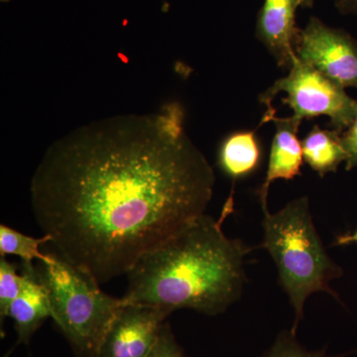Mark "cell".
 Returning a JSON list of instances; mask_svg holds the SVG:
<instances>
[{"label":"cell","mask_w":357,"mask_h":357,"mask_svg":"<svg viewBox=\"0 0 357 357\" xmlns=\"http://www.w3.org/2000/svg\"><path fill=\"white\" fill-rule=\"evenodd\" d=\"M296 55L338 86L357 89V42L344 30L310 18L301 29Z\"/></svg>","instance_id":"obj_6"},{"label":"cell","mask_w":357,"mask_h":357,"mask_svg":"<svg viewBox=\"0 0 357 357\" xmlns=\"http://www.w3.org/2000/svg\"><path fill=\"white\" fill-rule=\"evenodd\" d=\"M342 141L347 152L345 169L351 170L357 167V112L351 126L342 133Z\"/></svg>","instance_id":"obj_17"},{"label":"cell","mask_w":357,"mask_h":357,"mask_svg":"<svg viewBox=\"0 0 357 357\" xmlns=\"http://www.w3.org/2000/svg\"><path fill=\"white\" fill-rule=\"evenodd\" d=\"M303 155L307 165L321 177L335 172L340 163L347 161L342 134L314 126L302 142Z\"/></svg>","instance_id":"obj_11"},{"label":"cell","mask_w":357,"mask_h":357,"mask_svg":"<svg viewBox=\"0 0 357 357\" xmlns=\"http://www.w3.org/2000/svg\"><path fill=\"white\" fill-rule=\"evenodd\" d=\"M259 161V144L251 131L232 134L220 148V166L234 180L252 173Z\"/></svg>","instance_id":"obj_12"},{"label":"cell","mask_w":357,"mask_h":357,"mask_svg":"<svg viewBox=\"0 0 357 357\" xmlns=\"http://www.w3.org/2000/svg\"><path fill=\"white\" fill-rule=\"evenodd\" d=\"M51 243V237L44 234L41 238L25 236L21 232L6 225H0V255H15L21 258L22 264L33 265V260L38 259L40 262L51 261V255H43L39 250L42 244Z\"/></svg>","instance_id":"obj_13"},{"label":"cell","mask_w":357,"mask_h":357,"mask_svg":"<svg viewBox=\"0 0 357 357\" xmlns=\"http://www.w3.org/2000/svg\"><path fill=\"white\" fill-rule=\"evenodd\" d=\"M335 3L340 13L357 14V0H335Z\"/></svg>","instance_id":"obj_18"},{"label":"cell","mask_w":357,"mask_h":357,"mask_svg":"<svg viewBox=\"0 0 357 357\" xmlns=\"http://www.w3.org/2000/svg\"><path fill=\"white\" fill-rule=\"evenodd\" d=\"M50 301L51 318L81 357H96L123 301L103 292L88 272L51 255L37 267Z\"/></svg>","instance_id":"obj_4"},{"label":"cell","mask_w":357,"mask_h":357,"mask_svg":"<svg viewBox=\"0 0 357 357\" xmlns=\"http://www.w3.org/2000/svg\"><path fill=\"white\" fill-rule=\"evenodd\" d=\"M167 317L156 307L124 304L96 357H146L156 344Z\"/></svg>","instance_id":"obj_7"},{"label":"cell","mask_w":357,"mask_h":357,"mask_svg":"<svg viewBox=\"0 0 357 357\" xmlns=\"http://www.w3.org/2000/svg\"><path fill=\"white\" fill-rule=\"evenodd\" d=\"M301 0H264L258 13L256 35L282 67L297 58L296 46L301 29L296 25V11Z\"/></svg>","instance_id":"obj_8"},{"label":"cell","mask_w":357,"mask_h":357,"mask_svg":"<svg viewBox=\"0 0 357 357\" xmlns=\"http://www.w3.org/2000/svg\"><path fill=\"white\" fill-rule=\"evenodd\" d=\"M264 211V241L261 248L273 257L284 290L295 310L291 333L296 335L305 302L311 294L325 291L337 298L331 281L342 271L326 253L312 223L309 199H294L276 213Z\"/></svg>","instance_id":"obj_3"},{"label":"cell","mask_w":357,"mask_h":357,"mask_svg":"<svg viewBox=\"0 0 357 357\" xmlns=\"http://www.w3.org/2000/svg\"><path fill=\"white\" fill-rule=\"evenodd\" d=\"M232 206L231 194L220 220L204 213L145 253L128 273L124 304L156 307L168 316L180 309L208 316L227 311L243 294L244 258L252 250L223 232Z\"/></svg>","instance_id":"obj_2"},{"label":"cell","mask_w":357,"mask_h":357,"mask_svg":"<svg viewBox=\"0 0 357 357\" xmlns=\"http://www.w3.org/2000/svg\"><path fill=\"white\" fill-rule=\"evenodd\" d=\"M23 275L17 273V267L6 257L0 259V314L6 318L9 307L20 295L23 286Z\"/></svg>","instance_id":"obj_14"},{"label":"cell","mask_w":357,"mask_h":357,"mask_svg":"<svg viewBox=\"0 0 357 357\" xmlns=\"http://www.w3.org/2000/svg\"><path fill=\"white\" fill-rule=\"evenodd\" d=\"M178 103L93 122L51 145L33 176L35 220L64 259L98 283L204 215L215 173Z\"/></svg>","instance_id":"obj_1"},{"label":"cell","mask_w":357,"mask_h":357,"mask_svg":"<svg viewBox=\"0 0 357 357\" xmlns=\"http://www.w3.org/2000/svg\"><path fill=\"white\" fill-rule=\"evenodd\" d=\"M23 286L7 312L14 321L18 344H28L40 326L51 317L48 292L40 280L37 267L22 264Z\"/></svg>","instance_id":"obj_10"},{"label":"cell","mask_w":357,"mask_h":357,"mask_svg":"<svg viewBox=\"0 0 357 357\" xmlns=\"http://www.w3.org/2000/svg\"><path fill=\"white\" fill-rule=\"evenodd\" d=\"M295 337L292 333L279 335L264 357H333L328 356L325 349L307 351L296 340Z\"/></svg>","instance_id":"obj_15"},{"label":"cell","mask_w":357,"mask_h":357,"mask_svg":"<svg viewBox=\"0 0 357 357\" xmlns=\"http://www.w3.org/2000/svg\"><path fill=\"white\" fill-rule=\"evenodd\" d=\"M351 243H357V230L354 234H347L337 236L335 239V245L342 246Z\"/></svg>","instance_id":"obj_19"},{"label":"cell","mask_w":357,"mask_h":357,"mask_svg":"<svg viewBox=\"0 0 357 357\" xmlns=\"http://www.w3.org/2000/svg\"><path fill=\"white\" fill-rule=\"evenodd\" d=\"M314 0H301V6L311 8L314 6Z\"/></svg>","instance_id":"obj_20"},{"label":"cell","mask_w":357,"mask_h":357,"mask_svg":"<svg viewBox=\"0 0 357 357\" xmlns=\"http://www.w3.org/2000/svg\"><path fill=\"white\" fill-rule=\"evenodd\" d=\"M146 357H184L168 324H164L156 344Z\"/></svg>","instance_id":"obj_16"},{"label":"cell","mask_w":357,"mask_h":357,"mask_svg":"<svg viewBox=\"0 0 357 357\" xmlns=\"http://www.w3.org/2000/svg\"><path fill=\"white\" fill-rule=\"evenodd\" d=\"M272 121L276 126V132L272 142L266 178L258 190L263 210L267 208L268 191L271 183L278 178L292 180L300 175L304 160L302 143L297 136L302 121L294 116L287 119L275 116Z\"/></svg>","instance_id":"obj_9"},{"label":"cell","mask_w":357,"mask_h":357,"mask_svg":"<svg viewBox=\"0 0 357 357\" xmlns=\"http://www.w3.org/2000/svg\"><path fill=\"white\" fill-rule=\"evenodd\" d=\"M280 93H287L282 102L293 109L292 116L296 119L302 121L326 115L333 130L340 134L351 126L356 115L357 100L347 96L342 86L296 58L287 76L275 82L259 96L260 102L266 105L260 126L276 116L271 103Z\"/></svg>","instance_id":"obj_5"},{"label":"cell","mask_w":357,"mask_h":357,"mask_svg":"<svg viewBox=\"0 0 357 357\" xmlns=\"http://www.w3.org/2000/svg\"><path fill=\"white\" fill-rule=\"evenodd\" d=\"M1 1L7 2V1H9V0H1Z\"/></svg>","instance_id":"obj_21"}]
</instances>
